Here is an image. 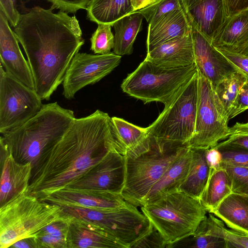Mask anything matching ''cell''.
Segmentation results:
<instances>
[{"mask_svg":"<svg viewBox=\"0 0 248 248\" xmlns=\"http://www.w3.org/2000/svg\"><path fill=\"white\" fill-rule=\"evenodd\" d=\"M248 109V79L239 89L229 115V120Z\"/></svg>","mask_w":248,"mask_h":248,"instance_id":"ab89813d","label":"cell"},{"mask_svg":"<svg viewBox=\"0 0 248 248\" xmlns=\"http://www.w3.org/2000/svg\"><path fill=\"white\" fill-rule=\"evenodd\" d=\"M116 150L111 118L96 110L76 118L62 137L33 166L28 193L39 199L77 180Z\"/></svg>","mask_w":248,"mask_h":248,"instance_id":"6da1fadb","label":"cell"},{"mask_svg":"<svg viewBox=\"0 0 248 248\" xmlns=\"http://www.w3.org/2000/svg\"><path fill=\"white\" fill-rule=\"evenodd\" d=\"M174 248H227V244L224 239L215 234L206 216L192 234L166 247Z\"/></svg>","mask_w":248,"mask_h":248,"instance_id":"f546056e","label":"cell"},{"mask_svg":"<svg viewBox=\"0 0 248 248\" xmlns=\"http://www.w3.org/2000/svg\"><path fill=\"white\" fill-rule=\"evenodd\" d=\"M248 42V9L227 16L211 41L217 48L236 52Z\"/></svg>","mask_w":248,"mask_h":248,"instance_id":"7402d4cb","label":"cell"},{"mask_svg":"<svg viewBox=\"0 0 248 248\" xmlns=\"http://www.w3.org/2000/svg\"><path fill=\"white\" fill-rule=\"evenodd\" d=\"M145 59L167 68L183 67L194 64L192 30L184 36L159 45L147 52Z\"/></svg>","mask_w":248,"mask_h":248,"instance_id":"ffe728a7","label":"cell"},{"mask_svg":"<svg viewBox=\"0 0 248 248\" xmlns=\"http://www.w3.org/2000/svg\"><path fill=\"white\" fill-rule=\"evenodd\" d=\"M0 9L8 21L15 27L18 21L20 14L16 10L13 0H0Z\"/></svg>","mask_w":248,"mask_h":248,"instance_id":"7bdbcfd3","label":"cell"},{"mask_svg":"<svg viewBox=\"0 0 248 248\" xmlns=\"http://www.w3.org/2000/svg\"><path fill=\"white\" fill-rule=\"evenodd\" d=\"M195 63L167 68L144 59L121 85L123 91L144 104L160 102L166 105L197 73Z\"/></svg>","mask_w":248,"mask_h":248,"instance_id":"52a82bcc","label":"cell"},{"mask_svg":"<svg viewBox=\"0 0 248 248\" xmlns=\"http://www.w3.org/2000/svg\"><path fill=\"white\" fill-rule=\"evenodd\" d=\"M224 168L231 181L232 193L248 197V167L225 166Z\"/></svg>","mask_w":248,"mask_h":248,"instance_id":"d590c367","label":"cell"},{"mask_svg":"<svg viewBox=\"0 0 248 248\" xmlns=\"http://www.w3.org/2000/svg\"><path fill=\"white\" fill-rule=\"evenodd\" d=\"M35 237L38 248H67L66 238L44 234Z\"/></svg>","mask_w":248,"mask_h":248,"instance_id":"b9f144b4","label":"cell"},{"mask_svg":"<svg viewBox=\"0 0 248 248\" xmlns=\"http://www.w3.org/2000/svg\"><path fill=\"white\" fill-rule=\"evenodd\" d=\"M76 119L73 110L57 102L43 104L40 110L21 126L0 137L18 163L34 165L42 153L59 140Z\"/></svg>","mask_w":248,"mask_h":248,"instance_id":"277c9868","label":"cell"},{"mask_svg":"<svg viewBox=\"0 0 248 248\" xmlns=\"http://www.w3.org/2000/svg\"><path fill=\"white\" fill-rule=\"evenodd\" d=\"M220 143L248 150V122L236 123L230 127L227 138Z\"/></svg>","mask_w":248,"mask_h":248,"instance_id":"8d00e7d4","label":"cell"},{"mask_svg":"<svg viewBox=\"0 0 248 248\" xmlns=\"http://www.w3.org/2000/svg\"><path fill=\"white\" fill-rule=\"evenodd\" d=\"M231 229L248 235V197L227 196L212 213Z\"/></svg>","mask_w":248,"mask_h":248,"instance_id":"cb8c5ba5","label":"cell"},{"mask_svg":"<svg viewBox=\"0 0 248 248\" xmlns=\"http://www.w3.org/2000/svg\"><path fill=\"white\" fill-rule=\"evenodd\" d=\"M190 161L189 148L186 153L170 166L160 179L152 186L142 201L141 206L163 195L178 191L179 187L187 175Z\"/></svg>","mask_w":248,"mask_h":248,"instance_id":"603a6c76","label":"cell"},{"mask_svg":"<svg viewBox=\"0 0 248 248\" xmlns=\"http://www.w3.org/2000/svg\"><path fill=\"white\" fill-rule=\"evenodd\" d=\"M13 0V1L14 3L15 4H16L15 3H16V0Z\"/></svg>","mask_w":248,"mask_h":248,"instance_id":"681fc988","label":"cell"},{"mask_svg":"<svg viewBox=\"0 0 248 248\" xmlns=\"http://www.w3.org/2000/svg\"><path fill=\"white\" fill-rule=\"evenodd\" d=\"M61 206L67 214L90 221L104 229L126 248H131L151 226L147 217L129 202L123 207L111 209Z\"/></svg>","mask_w":248,"mask_h":248,"instance_id":"9c48e42d","label":"cell"},{"mask_svg":"<svg viewBox=\"0 0 248 248\" xmlns=\"http://www.w3.org/2000/svg\"><path fill=\"white\" fill-rule=\"evenodd\" d=\"M205 158L209 170H216L221 167L222 157L217 149L213 147L206 149Z\"/></svg>","mask_w":248,"mask_h":248,"instance_id":"f6af8a7d","label":"cell"},{"mask_svg":"<svg viewBox=\"0 0 248 248\" xmlns=\"http://www.w3.org/2000/svg\"><path fill=\"white\" fill-rule=\"evenodd\" d=\"M215 148L221 154V167L235 166L248 167V150L236 146L219 142Z\"/></svg>","mask_w":248,"mask_h":248,"instance_id":"836d02e7","label":"cell"},{"mask_svg":"<svg viewBox=\"0 0 248 248\" xmlns=\"http://www.w3.org/2000/svg\"><path fill=\"white\" fill-rule=\"evenodd\" d=\"M198 97L197 73L165 105L157 119L147 127L148 133L187 144L194 132Z\"/></svg>","mask_w":248,"mask_h":248,"instance_id":"ba28073f","label":"cell"},{"mask_svg":"<svg viewBox=\"0 0 248 248\" xmlns=\"http://www.w3.org/2000/svg\"><path fill=\"white\" fill-rule=\"evenodd\" d=\"M183 7L181 0H155L139 10L148 24H152L164 15L173 10Z\"/></svg>","mask_w":248,"mask_h":248,"instance_id":"1f68e13d","label":"cell"},{"mask_svg":"<svg viewBox=\"0 0 248 248\" xmlns=\"http://www.w3.org/2000/svg\"><path fill=\"white\" fill-rule=\"evenodd\" d=\"M10 247L13 248H38L35 236L20 239L15 242Z\"/></svg>","mask_w":248,"mask_h":248,"instance_id":"bcb514c9","label":"cell"},{"mask_svg":"<svg viewBox=\"0 0 248 248\" xmlns=\"http://www.w3.org/2000/svg\"><path fill=\"white\" fill-rule=\"evenodd\" d=\"M217 49L235 66L238 72L248 79V57L224 49Z\"/></svg>","mask_w":248,"mask_h":248,"instance_id":"60d3db41","label":"cell"},{"mask_svg":"<svg viewBox=\"0 0 248 248\" xmlns=\"http://www.w3.org/2000/svg\"><path fill=\"white\" fill-rule=\"evenodd\" d=\"M67 216L61 206L23 194L0 207V248L35 236L45 226Z\"/></svg>","mask_w":248,"mask_h":248,"instance_id":"8992f818","label":"cell"},{"mask_svg":"<svg viewBox=\"0 0 248 248\" xmlns=\"http://www.w3.org/2000/svg\"><path fill=\"white\" fill-rule=\"evenodd\" d=\"M191 30V25L183 7L168 13L149 24L147 52L163 43L186 34Z\"/></svg>","mask_w":248,"mask_h":248,"instance_id":"44dd1931","label":"cell"},{"mask_svg":"<svg viewBox=\"0 0 248 248\" xmlns=\"http://www.w3.org/2000/svg\"><path fill=\"white\" fill-rule=\"evenodd\" d=\"M0 207H2L28 192L32 167L31 163L17 162L0 140Z\"/></svg>","mask_w":248,"mask_h":248,"instance_id":"e0dca14e","label":"cell"},{"mask_svg":"<svg viewBox=\"0 0 248 248\" xmlns=\"http://www.w3.org/2000/svg\"><path fill=\"white\" fill-rule=\"evenodd\" d=\"M236 53H238L248 57V42L244 46L238 49L236 52Z\"/></svg>","mask_w":248,"mask_h":248,"instance_id":"c3c4849f","label":"cell"},{"mask_svg":"<svg viewBox=\"0 0 248 248\" xmlns=\"http://www.w3.org/2000/svg\"><path fill=\"white\" fill-rule=\"evenodd\" d=\"M247 79L240 72H236L219 82L214 89L217 105L228 121L238 91Z\"/></svg>","mask_w":248,"mask_h":248,"instance_id":"4dcf8cb0","label":"cell"},{"mask_svg":"<svg viewBox=\"0 0 248 248\" xmlns=\"http://www.w3.org/2000/svg\"><path fill=\"white\" fill-rule=\"evenodd\" d=\"M227 16H232L248 9V0H224Z\"/></svg>","mask_w":248,"mask_h":248,"instance_id":"ee69618b","label":"cell"},{"mask_svg":"<svg viewBox=\"0 0 248 248\" xmlns=\"http://www.w3.org/2000/svg\"><path fill=\"white\" fill-rule=\"evenodd\" d=\"M167 244L162 234L151 223L149 231L131 248H165Z\"/></svg>","mask_w":248,"mask_h":248,"instance_id":"74e56055","label":"cell"},{"mask_svg":"<svg viewBox=\"0 0 248 248\" xmlns=\"http://www.w3.org/2000/svg\"><path fill=\"white\" fill-rule=\"evenodd\" d=\"M121 58V56L113 52L95 55L77 53L72 59L62 82L64 97L71 99L81 89L100 81L119 65Z\"/></svg>","mask_w":248,"mask_h":248,"instance_id":"7c38bea8","label":"cell"},{"mask_svg":"<svg viewBox=\"0 0 248 248\" xmlns=\"http://www.w3.org/2000/svg\"><path fill=\"white\" fill-rule=\"evenodd\" d=\"M155 0H131L134 12L143 8Z\"/></svg>","mask_w":248,"mask_h":248,"instance_id":"7dc6e473","label":"cell"},{"mask_svg":"<svg viewBox=\"0 0 248 248\" xmlns=\"http://www.w3.org/2000/svg\"><path fill=\"white\" fill-rule=\"evenodd\" d=\"M112 25L99 24L91 37V50L97 54L110 53L114 45V35L111 31Z\"/></svg>","mask_w":248,"mask_h":248,"instance_id":"d6a6232c","label":"cell"},{"mask_svg":"<svg viewBox=\"0 0 248 248\" xmlns=\"http://www.w3.org/2000/svg\"><path fill=\"white\" fill-rule=\"evenodd\" d=\"M141 207L168 244L192 234L207 213L199 199L179 191L163 195Z\"/></svg>","mask_w":248,"mask_h":248,"instance_id":"5b68a950","label":"cell"},{"mask_svg":"<svg viewBox=\"0 0 248 248\" xmlns=\"http://www.w3.org/2000/svg\"><path fill=\"white\" fill-rule=\"evenodd\" d=\"M198 97L195 129L189 148L209 149L226 139L229 121L217 105L211 83L198 71Z\"/></svg>","mask_w":248,"mask_h":248,"instance_id":"30bf717a","label":"cell"},{"mask_svg":"<svg viewBox=\"0 0 248 248\" xmlns=\"http://www.w3.org/2000/svg\"><path fill=\"white\" fill-rule=\"evenodd\" d=\"M125 180L124 157L115 149L86 173L64 188L106 191L121 194Z\"/></svg>","mask_w":248,"mask_h":248,"instance_id":"4fadbf2b","label":"cell"},{"mask_svg":"<svg viewBox=\"0 0 248 248\" xmlns=\"http://www.w3.org/2000/svg\"><path fill=\"white\" fill-rule=\"evenodd\" d=\"M60 206H75L98 209L118 208L126 205L122 195L101 190L64 188L40 199Z\"/></svg>","mask_w":248,"mask_h":248,"instance_id":"2e32d148","label":"cell"},{"mask_svg":"<svg viewBox=\"0 0 248 248\" xmlns=\"http://www.w3.org/2000/svg\"><path fill=\"white\" fill-rule=\"evenodd\" d=\"M231 193V181L226 170L221 167L209 170L206 184L200 198L207 212L212 213Z\"/></svg>","mask_w":248,"mask_h":248,"instance_id":"4316f807","label":"cell"},{"mask_svg":"<svg viewBox=\"0 0 248 248\" xmlns=\"http://www.w3.org/2000/svg\"><path fill=\"white\" fill-rule=\"evenodd\" d=\"M115 148L124 155L126 152L142 141L148 134L146 128L139 127L117 117L111 118Z\"/></svg>","mask_w":248,"mask_h":248,"instance_id":"f1b7e54d","label":"cell"},{"mask_svg":"<svg viewBox=\"0 0 248 248\" xmlns=\"http://www.w3.org/2000/svg\"><path fill=\"white\" fill-rule=\"evenodd\" d=\"M87 17L99 24H112L134 12L131 0H93L86 9Z\"/></svg>","mask_w":248,"mask_h":248,"instance_id":"83f0119b","label":"cell"},{"mask_svg":"<svg viewBox=\"0 0 248 248\" xmlns=\"http://www.w3.org/2000/svg\"><path fill=\"white\" fill-rule=\"evenodd\" d=\"M192 26L211 42L227 16L224 0H181Z\"/></svg>","mask_w":248,"mask_h":248,"instance_id":"ac0fdd59","label":"cell"},{"mask_svg":"<svg viewBox=\"0 0 248 248\" xmlns=\"http://www.w3.org/2000/svg\"><path fill=\"white\" fill-rule=\"evenodd\" d=\"M18 40L11 29L7 18L0 11V61L10 76L35 91L34 80L28 62L19 46Z\"/></svg>","mask_w":248,"mask_h":248,"instance_id":"9a60e30c","label":"cell"},{"mask_svg":"<svg viewBox=\"0 0 248 248\" xmlns=\"http://www.w3.org/2000/svg\"><path fill=\"white\" fill-rule=\"evenodd\" d=\"M189 148L187 144L157 138L148 133L124 155L125 180L121 194L124 200L136 207L141 206L152 186Z\"/></svg>","mask_w":248,"mask_h":248,"instance_id":"3957f363","label":"cell"},{"mask_svg":"<svg viewBox=\"0 0 248 248\" xmlns=\"http://www.w3.org/2000/svg\"><path fill=\"white\" fill-rule=\"evenodd\" d=\"M42 100L35 91L6 72L0 64V133L16 128L41 109Z\"/></svg>","mask_w":248,"mask_h":248,"instance_id":"8fae6325","label":"cell"},{"mask_svg":"<svg viewBox=\"0 0 248 248\" xmlns=\"http://www.w3.org/2000/svg\"><path fill=\"white\" fill-rule=\"evenodd\" d=\"M191 27L197 70L211 83L215 89L219 82L238 71L208 39L195 28Z\"/></svg>","mask_w":248,"mask_h":248,"instance_id":"5bb4252c","label":"cell"},{"mask_svg":"<svg viewBox=\"0 0 248 248\" xmlns=\"http://www.w3.org/2000/svg\"></svg>","mask_w":248,"mask_h":248,"instance_id":"f907efd6","label":"cell"},{"mask_svg":"<svg viewBox=\"0 0 248 248\" xmlns=\"http://www.w3.org/2000/svg\"><path fill=\"white\" fill-rule=\"evenodd\" d=\"M191 161L187 175L178 191L199 199L206 184L209 168L205 158V149L190 148Z\"/></svg>","mask_w":248,"mask_h":248,"instance_id":"d4e9b609","label":"cell"},{"mask_svg":"<svg viewBox=\"0 0 248 248\" xmlns=\"http://www.w3.org/2000/svg\"><path fill=\"white\" fill-rule=\"evenodd\" d=\"M213 222L216 234L225 240L227 248H248V235L227 229L224 222L215 216Z\"/></svg>","mask_w":248,"mask_h":248,"instance_id":"e575fe53","label":"cell"},{"mask_svg":"<svg viewBox=\"0 0 248 248\" xmlns=\"http://www.w3.org/2000/svg\"><path fill=\"white\" fill-rule=\"evenodd\" d=\"M54 8L67 13H75L80 9L86 10L93 0H46Z\"/></svg>","mask_w":248,"mask_h":248,"instance_id":"f35d334b","label":"cell"},{"mask_svg":"<svg viewBox=\"0 0 248 248\" xmlns=\"http://www.w3.org/2000/svg\"><path fill=\"white\" fill-rule=\"evenodd\" d=\"M143 18L141 14L134 12L112 24L115 31L114 53L123 56L130 55L133 52L134 43L141 29Z\"/></svg>","mask_w":248,"mask_h":248,"instance_id":"484cf974","label":"cell"},{"mask_svg":"<svg viewBox=\"0 0 248 248\" xmlns=\"http://www.w3.org/2000/svg\"><path fill=\"white\" fill-rule=\"evenodd\" d=\"M66 244L67 248H126L100 226L72 216Z\"/></svg>","mask_w":248,"mask_h":248,"instance_id":"d6986e66","label":"cell"},{"mask_svg":"<svg viewBox=\"0 0 248 248\" xmlns=\"http://www.w3.org/2000/svg\"><path fill=\"white\" fill-rule=\"evenodd\" d=\"M37 6L20 15L14 32L28 58L35 91L49 100L63 82L75 55L84 44L75 16Z\"/></svg>","mask_w":248,"mask_h":248,"instance_id":"7a4b0ae2","label":"cell"}]
</instances>
